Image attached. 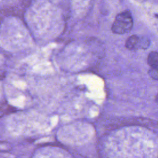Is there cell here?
Listing matches in <instances>:
<instances>
[{
	"instance_id": "8992f818",
	"label": "cell",
	"mask_w": 158,
	"mask_h": 158,
	"mask_svg": "<svg viewBox=\"0 0 158 158\" xmlns=\"http://www.w3.org/2000/svg\"><path fill=\"white\" fill-rule=\"evenodd\" d=\"M156 17H157V18H158V15H156Z\"/></svg>"
},
{
	"instance_id": "7a4b0ae2",
	"label": "cell",
	"mask_w": 158,
	"mask_h": 158,
	"mask_svg": "<svg viewBox=\"0 0 158 158\" xmlns=\"http://www.w3.org/2000/svg\"><path fill=\"white\" fill-rule=\"evenodd\" d=\"M141 39L136 35H132L130 36L125 43V46L127 49L132 50L140 48Z\"/></svg>"
},
{
	"instance_id": "3957f363",
	"label": "cell",
	"mask_w": 158,
	"mask_h": 158,
	"mask_svg": "<svg viewBox=\"0 0 158 158\" xmlns=\"http://www.w3.org/2000/svg\"><path fill=\"white\" fill-rule=\"evenodd\" d=\"M148 64L151 67L158 65V52H151L148 57Z\"/></svg>"
},
{
	"instance_id": "6da1fadb",
	"label": "cell",
	"mask_w": 158,
	"mask_h": 158,
	"mask_svg": "<svg viewBox=\"0 0 158 158\" xmlns=\"http://www.w3.org/2000/svg\"><path fill=\"white\" fill-rule=\"evenodd\" d=\"M133 27V19L128 11L118 14L112 27V30L116 34H123L130 31Z\"/></svg>"
},
{
	"instance_id": "277c9868",
	"label": "cell",
	"mask_w": 158,
	"mask_h": 158,
	"mask_svg": "<svg viewBox=\"0 0 158 158\" xmlns=\"http://www.w3.org/2000/svg\"><path fill=\"white\" fill-rule=\"evenodd\" d=\"M148 74L152 79L158 80V65L151 67L148 72Z\"/></svg>"
},
{
	"instance_id": "5b68a950",
	"label": "cell",
	"mask_w": 158,
	"mask_h": 158,
	"mask_svg": "<svg viewBox=\"0 0 158 158\" xmlns=\"http://www.w3.org/2000/svg\"><path fill=\"white\" fill-rule=\"evenodd\" d=\"M156 102L158 103V93H157V96H156Z\"/></svg>"
}]
</instances>
